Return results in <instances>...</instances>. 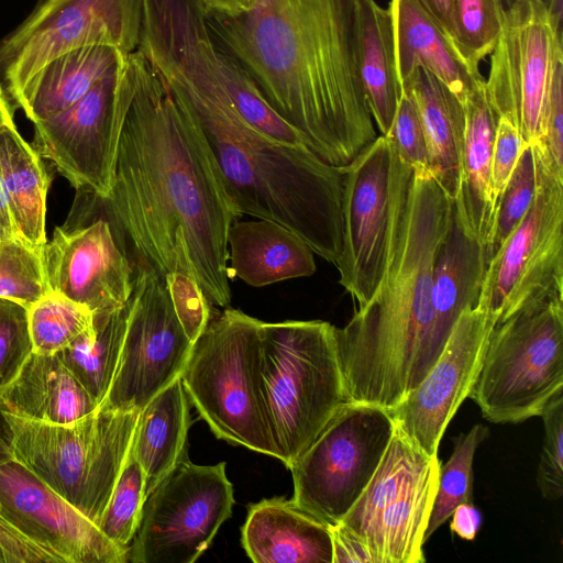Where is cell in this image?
I'll list each match as a JSON object with an SVG mask.
<instances>
[{
  "label": "cell",
  "mask_w": 563,
  "mask_h": 563,
  "mask_svg": "<svg viewBox=\"0 0 563 563\" xmlns=\"http://www.w3.org/2000/svg\"><path fill=\"white\" fill-rule=\"evenodd\" d=\"M126 64L131 98L101 201L134 269L192 276L211 305L227 307L228 233L239 216L196 123L139 49Z\"/></svg>",
  "instance_id": "1"
},
{
  "label": "cell",
  "mask_w": 563,
  "mask_h": 563,
  "mask_svg": "<svg viewBox=\"0 0 563 563\" xmlns=\"http://www.w3.org/2000/svg\"><path fill=\"white\" fill-rule=\"evenodd\" d=\"M214 45L206 22L184 18L156 32L142 52L200 130L238 216L280 224L336 265L345 166L327 163L305 144L276 141L246 123L217 75Z\"/></svg>",
  "instance_id": "2"
},
{
  "label": "cell",
  "mask_w": 563,
  "mask_h": 563,
  "mask_svg": "<svg viewBox=\"0 0 563 563\" xmlns=\"http://www.w3.org/2000/svg\"><path fill=\"white\" fill-rule=\"evenodd\" d=\"M219 43L323 161L346 166L378 136L361 78V0H257L206 13Z\"/></svg>",
  "instance_id": "3"
},
{
  "label": "cell",
  "mask_w": 563,
  "mask_h": 563,
  "mask_svg": "<svg viewBox=\"0 0 563 563\" xmlns=\"http://www.w3.org/2000/svg\"><path fill=\"white\" fill-rule=\"evenodd\" d=\"M454 201L430 169H412L401 196L389 261L373 297L335 330L350 402L390 409L422 382L448 340L437 325L432 274Z\"/></svg>",
  "instance_id": "4"
},
{
  "label": "cell",
  "mask_w": 563,
  "mask_h": 563,
  "mask_svg": "<svg viewBox=\"0 0 563 563\" xmlns=\"http://www.w3.org/2000/svg\"><path fill=\"white\" fill-rule=\"evenodd\" d=\"M327 321L261 322L258 391L277 459L286 467L350 402Z\"/></svg>",
  "instance_id": "5"
},
{
  "label": "cell",
  "mask_w": 563,
  "mask_h": 563,
  "mask_svg": "<svg viewBox=\"0 0 563 563\" xmlns=\"http://www.w3.org/2000/svg\"><path fill=\"white\" fill-rule=\"evenodd\" d=\"M139 413L98 407L57 424L5 412L13 459L99 526L128 459Z\"/></svg>",
  "instance_id": "6"
},
{
  "label": "cell",
  "mask_w": 563,
  "mask_h": 563,
  "mask_svg": "<svg viewBox=\"0 0 563 563\" xmlns=\"http://www.w3.org/2000/svg\"><path fill=\"white\" fill-rule=\"evenodd\" d=\"M563 388V294L537 297L490 332L468 397L493 423L540 416Z\"/></svg>",
  "instance_id": "7"
},
{
  "label": "cell",
  "mask_w": 563,
  "mask_h": 563,
  "mask_svg": "<svg viewBox=\"0 0 563 563\" xmlns=\"http://www.w3.org/2000/svg\"><path fill=\"white\" fill-rule=\"evenodd\" d=\"M261 322L233 308L210 318L180 379L219 439L277 459L258 391Z\"/></svg>",
  "instance_id": "8"
},
{
  "label": "cell",
  "mask_w": 563,
  "mask_h": 563,
  "mask_svg": "<svg viewBox=\"0 0 563 563\" xmlns=\"http://www.w3.org/2000/svg\"><path fill=\"white\" fill-rule=\"evenodd\" d=\"M394 432L387 409L347 402L288 467L291 501L333 527L341 522L375 473Z\"/></svg>",
  "instance_id": "9"
},
{
  "label": "cell",
  "mask_w": 563,
  "mask_h": 563,
  "mask_svg": "<svg viewBox=\"0 0 563 563\" xmlns=\"http://www.w3.org/2000/svg\"><path fill=\"white\" fill-rule=\"evenodd\" d=\"M411 173L384 135L345 166L343 240L335 266L340 285L360 307L383 280L399 201Z\"/></svg>",
  "instance_id": "10"
},
{
  "label": "cell",
  "mask_w": 563,
  "mask_h": 563,
  "mask_svg": "<svg viewBox=\"0 0 563 563\" xmlns=\"http://www.w3.org/2000/svg\"><path fill=\"white\" fill-rule=\"evenodd\" d=\"M233 505L225 462L198 465L189 460L186 449L146 495L128 562H196L231 517Z\"/></svg>",
  "instance_id": "11"
},
{
  "label": "cell",
  "mask_w": 563,
  "mask_h": 563,
  "mask_svg": "<svg viewBox=\"0 0 563 563\" xmlns=\"http://www.w3.org/2000/svg\"><path fill=\"white\" fill-rule=\"evenodd\" d=\"M142 0H43L0 40V87L13 97L56 56L87 45L137 49Z\"/></svg>",
  "instance_id": "12"
},
{
  "label": "cell",
  "mask_w": 563,
  "mask_h": 563,
  "mask_svg": "<svg viewBox=\"0 0 563 563\" xmlns=\"http://www.w3.org/2000/svg\"><path fill=\"white\" fill-rule=\"evenodd\" d=\"M561 59L562 18L539 0H515L504 13L485 86L497 119H509L525 144L540 136L552 76Z\"/></svg>",
  "instance_id": "13"
},
{
  "label": "cell",
  "mask_w": 563,
  "mask_h": 563,
  "mask_svg": "<svg viewBox=\"0 0 563 563\" xmlns=\"http://www.w3.org/2000/svg\"><path fill=\"white\" fill-rule=\"evenodd\" d=\"M534 156L533 202L489 261L476 306L497 321L537 297L563 294V177Z\"/></svg>",
  "instance_id": "14"
},
{
  "label": "cell",
  "mask_w": 563,
  "mask_h": 563,
  "mask_svg": "<svg viewBox=\"0 0 563 563\" xmlns=\"http://www.w3.org/2000/svg\"><path fill=\"white\" fill-rule=\"evenodd\" d=\"M129 55V54H128ZM128 58V56H126ZM126 58L64 111L34 123L33 147L77 190L109 197L120 134L131 98Z\"/></svg>",
  "instance_id": "15"
},
{
  "label": "cell",
  "mask_w": 563,
  "mask_h": 563,
  "mask_svg": "<svg viewBox=\"0 0 563 563\" xmlns=\"http://www.w3.org/2000/svg\"><path fill=\"white\" fill-rule=\"evenodd\" d=\"M120 358L99 407L141 411L181 376L192 344L174 311L165 280L146 268L134 269Z\"/></svg>",
  "instance_id": "16"
},
{
  "label": "cell",
  "mask_w": 563,
  "mask_h": 563,
  "mask_svg": "<svg viewBox=\"0 0 563 563\" xmlns=\"http://www.w3.org/2000/svg\"><path fill=\"white\" fill-rule=\"evenodd\" d=\"M496 322L478 307L464 311L422 382L388 409L394 424L428 456L438 455L446 427L470 396Z\"/></svg>",
  "instance_id": "17"
},
{
  "label": "cell",
  "mask_w": 563,
  "mask_h": 563,
  "mask_svg": "<svg viewBox=\"0 0 563 563\" xmlns=\"http://www.w3.org/2000/svg\"><path fill=\"white\" fill-rule=\"evenodd\" d=\"M0 515L58 563H128L129 548L14 459L0 465Z\"/></svg>",
  "instance_id": "18"
},
{
  "label": "cell",
  "mask_w": 563,
  "mask_h": 563,
  "mask_svg": "<svg viewBox=\"0 0 563 563\" xmlns=\"http://www.w3.org/2000/svg\"><path fill=\"white\" fill-rule=\"evenodd\" d=\"M119 238L102 218L75 230L56 228L43 251L49 290L92 314L122 308L132 294L134 266Z\"/></svg>",
  "instance_id": "19"
},
{
  "label": "cell",
  "mask_w": 563,
  "mask_h": 563,
  "mask_svg": "<svg viewBox=\"0 0 563 563\" xmlns=\"http://www.w3.org/2000/svg\"><path fill=\"white\" fill-rule=\"evenodd\" d=\"M242 545L255 563H332L330 527L274 497L249 507Z\"/></svg>",
  "instance_id": "20"
},
{
  "label": "cell",
  "mask_w": 563,
  "mask_h": 563,
  "mask_svg": "<svg viewBox=\"0 0 563 563\" xmlns=\"http://www.w3.org/2000/svg\"><path fill=\"white\" fill-rule=\"evenodd\" d=\"M464 110L461 178L454 213L465 231L487 247L496 210L492 156L497 115L488 100L485 80L467 93Z\"/></svg>",
  "instance_id": "21"
},
{
  "label": "cell",
  "mask_w": 563,
  "mask_h": 563,
  "mask_svg": "<svg viewBox=\"0 0 563 563\" xmlns=\"http://www.w3.org/2000/svg\"><path fill=\"white\" fill-rule=\"evenodd\" d=\"M389 9L401 87L422 67L464 104L467 93L484 80L478 68L465 60L451 37L416 0H391Z\"/></svg>",
  "instance_id": "22"
},
{
  "label": "cell",
  "mask_w": 563,
  "mask_h": 563,
  "mask_svg": "<svg viewBox=\"0 0 563 563\" xmlns=\"http://www.w3.org/2000/svg\"><path fill=\"white\" fill-rule=\"evenodd\" d=\"M98 407L57 354L32 352L0 393L4 412L45 423H70Z\"/></svg>",
  "instance_id": "23"
},
{
  "label": "cell",
  "mask_w": 563,
  "mask_h": 563,
  "mask_svg": "<svg viewBox=\"0 0 563 563\" xmlns=\"http://www.w3.org/2000/svg\"><path fill=\"white\" fill-rule=\"evenodd\" d=\"M128 54L110 45H87L60 54L32 75L12 97L33 122L74 104L97 82L118 70Z\"/></svg>",
  "instance_id": "24"
},
{
  "label": "cell",
  "mask_w": 563,
  "mask_h": 563,
  "mask_svg": "<svg viewBox=\"0 0 563 563\" xmlns=\"http://www.w3.org/2000/svg\"><path fill=\"white\" fill-rule=\"evenodd\" d=\"M230 275L253 287L308 277L314 253L297 234L272 221H234L228 233Z\"/></svg>",
  "instance_id": "25"
},
{
  "label": "cell",
  "mask_w": 563,
  "mask_h": 563,
  "mask_svg": "<svg viewBox=\"0 0 563 563\" xmlns=\"http://www.w3.org/2000/svg\"><path fill=\"white\" fill-rule=\"evenodd\" d=\"M418 110L426 136L429 167L454 201L460 187L465 110L459 98L434 75L418 67L402 84Z\"/></svg>",
  "instance_id": "26"
},
{
  "label": "cell",
  "mask_w": 563,
  "mask_h": 563,
  "mask_svg": "<svg viewBox=\"0 0 563 563\" xmlns=\"http://www.w3.org/2000/svg\"><path fill=\"white\" fill-rule=\"evenodd\" d=\"M488 262L486 247L468 234L454 213L439 249L431 298L437 325L448 340L460 316L477 306Z\"/></svg>",
  "instance_id": "27"
},
{
  "label": "cell",
  "mask_w": 563,
  "mask_h": 563,
  "mask_svg": "<svg viewBox=\"0 0 563 563\" xmlns=\"http://www.w3.org/2000/svg\"><path fill=\"white\" fill-rule=\"evenodd\" d=\"M189 399L179 378L157 394L139 413L130 454L145 475L147 495L187 449Z\"/></svg>",
  "instance_id": "28"
},
{
  "label": "cell",
  "mask_w": 563,
  "mask_h": 563,
  "mask_svg": "<svg viewBox=\"0 0 563 563\" xmlns=\"http://www.w3.org/2000/svg\"><path fill=\"white\" fill-rule=\"evenodd\" d=\"M0 178L16 235L32 246L46 242V199L51 178L40 154L15 124L0 129Z\"/></svg>",
  "instance_id": "29"
},
{
  "label": "cell",
  "mask_w": 563,
  "mask_h": 563,
  "mask_svg": "<svg viewBox=\"0 0 563 563\" xmlns=\"http://www.w3.org/2000/svg\"><path fill=\"white\" fill-rule=\"evenodd\" d=\"M441 461L422 474L382 512L368 543L373 563H423V538L438 490Z\"/></svg>",
  "instance_id": "30"
},
{
  "label": "cell",
  "mask_w": 563,
  "mask_h": 563,
  "mask_svg": "<svg viewBox=\"0 0 563 563\" xmlns=\"http://www.w3.org/2000/svg\"><path fill=\"white\" fill-rule=\"evenodd\" d=\"M361 78L373 120L380 135H387L402 87L391 11L375 0H361Z\"/></svg>",
  "instance_id": "31"
},
{
  "label": "cell",
  "mask_w": 563,
  "mask_h": 563,
  "mask_svg": "<svg viewBox=\"0 0 563 563\" xmlns=\"http://www.w3.org/2000/svg\"><path fill=\"white\" fill-rule=\"evenodd\" d=\"M434 456L424 454L394 424L393 435L375 473L340 523L368 550L384 509L422 474Z\"/></svg>",
  "instance_id": "32"
},
{
  "label": "cell",
  "mask_w": 563,
  "mask_h": 563,
  "mask_svg": "<svg viewBox=\"0 0 563 563\" xmlns=\"http://www.w3.org/2000/svg\"><path fill=\"white\" fill-rule=\"evenodd\" d=\"M126 303L112 312L93 314L92 324L57 355L98 404L112 383L123 344Z\"/></svg>",
  "instance_id": "33"
},
{
  "label": "cell",
  "mask_w": 563,
  "mask_h": 563,
  "mask_svg": "<svg viewBox=\"0 0 563 563\" xmlns=\"http://www.w3.org/2000/svg\"><path fill=\"white\" fill-rule=\"evenodd\" d=\"M212 60L224 90L246 123L276 141L307 145L302 135L274 111L249 74L217 40Z\"/></svg>",
  "instance_id": "34"
},
{
  "label": "cell",
  "mask_w": 563,
  "mask_h": 563,
  "mask_svg": "<svg viewBox=\"0 0 563 563\" xmlns=\"http://www.w3.org/2000/svg\"><path fill=\"white\" fill-rule=\"evenodd\" d=\"M489 429L481 423L453 439V452L440 464L439 484L423 538L431 536L451 517L460 504L473 503V462L477 448L488 437Z\"/></svg>",
  "instance_id": "35"
},
{
  "label": "cell",
  "mask_w": 563,
  "mask_h": 563,
  "mask_svg": "<svg viewBox=\"0 0 563 563\" xmlns=\"http://www.w3.org/2000/svg\"><path fill=\"white\" fill-rule=\"evenodd\" d=\"M27 319L33 352L57 354L92 324L93 314L51 291L27 308Z\"/></svg>",
  "instance_id": "36"
},
{
  "label": "cell",
  "mask_w": 563,
  "mask_h": 563,
  "mask_svg": "<svg viewBox=\"0 0 563 563\" xmlns=\"http://www.w3.org/2000/svg\"><path fill=\"white\" fill-rule=\"evenodd\" d=\"M44 246H32L19 238L0 241V298L30 308L51 292L44 266Z\"/></svg>",
  "instance_id": "37"
},
{
  "label": "cell",
  "mask_w": 563,
  "mask_h": 563,
  "mask_svg": "<svg viewBox=\"0 0 563 563\" xmlns=\"http://www.w3.org/2000/svg\"><path fill=\"white\" fill-rule=\"evenodd\" d=\"M536 190L534 150L532 144H526L497 201L486 247L488 263L527 214L533 202Z\"/></svg>",
  "instance_id": "38"
},
{
  "label": "cell",
  "mask_w": 563,
  "mask_h": 563,
  "mask_svg": "<svg viewBox=\"0 0 563 563\" xmlns=\"http://www.w3.org/2000/svg\"><path fill=\"white\" fill-rule=\"evenodd\" d=\"M145 497L144 472L129 452L98 526L109 540L122 548L130 547L140 526Z\"/></svg>",
  "instance_id": "39"
},
{
  "label": "cell",
  "mask_w": 563,
  "mask_h": 563,
  "mask_svg": "<svg viewBox=\"0 0 563 563\" xmlns=\"http://www.w3.org/2000/svg\"><path fill=\"white\" fill-rule=\"evenodd\" d=\"M504 13L499 0H454L453 43L471 66L493 52Z\"/></svg>",
  "instance_id": "40"
},
{
  "label": "cell",
  "mask_w": 563,
  "mask_h": 563,
  "mask_svg": "<svg viewBox=\"0 0 563 563\" xmlns=\"http://www.w3.org/2000/svg\"><path fill=\"white\" fill-rule=\"evenodd\" d=\"M540 417L544 424V440L537 484L543 498L558 500L563 495V388L551 397Z\"/></svg>",
  "instance_id": "41"
},
{
  "label": "cell",
  "mask_w": 563,
  "mask_h": 563,
  "mask_svg": "<svg viewBox=\"0 0 563 563\" xmlns=\"http://www.w3.org/2000/svg\"><path fill=\"white\" fill-rule=\"evenodd\" d=\"M32 352L27 308L0 298V393L14 379Z\"/></svg>",
  "instance_id": "42"
},
{
  "label": "cell",
  "mask_w": 563,
  "mask_h": 563,
  "mask_svg": "<svg viewBox=\"0 0 563 563\" xmlns=\"http://www.w3.org/2000/svg\"><path fill=\"white\" fill-rule=\"evenodd\" d=\"M164 280L176 317L187 338L195 343L209 323L211 303L192 276L173 272Z\"/></svg>",
  "instance_id": "43"
},
{
  "label": "cell",
  "mask_w": 563,
  "mask_h": 563,
  "mask_svg": "<svg viewBox=\"0 0 563 563\" xmlns=\"http://www.w3.org/2000/svg\"><path fill=\"white\" fill-rule=\"evenodd\" d=\"M386 136L398 157L412 169H430L421 120L411 97L402 91L391 126Z\"/></svg>",
  "instance_id": "44"
},
{
  "label": "cell",
  "mask_w": 563,
  "mask_h": 563,
  "mask_svg": "<svg viewBox=\"0 0 563 563\" xmlns=\"http://www.w3.org/2000/svg\"><path fill=\"white\" fill-rule=\"evenodd\" d=\"M525 145L517 126L507 118H498L492 156V189L496 206Z\"/></svg>",
  "instance_id": "45"
},
{
  "label": "cell",
  "mask_w": 563,
  "mask_h": 563,
  "mask_svg": "<svg viewBox=\"0 0 563 563\" xmlns=\"http://www.w3.org/2000/svg\"><path fill=\"white\" fill-rule=\"evenodd\" d=\"M0 563H58L31 542L0 515Z\"/></svg>",
  "instance_id": "46"
},
{
  "label": "cell",
  "mask_w": 563,
  "mask_h": 563,
  "mask_svg": "<svg viewBox=\"0 0 563 563\" xmlns=\"http://www.w3.org/2000/svg\"><path fill=\"white\" fill-rule=\"evenodd\" d=\"M332 540V563H373L364 542L343 525L330 527Z\"/></svg>",
  "instance_id": "47"
},
{
  "label": "cell",
  "mask_w": 563,
  "mask_h": 563,
  "mask_svg": "<svg viewBox=\"0 0 563 563\" xmlns=\"http://www.w3.org/2000/svg\"><path fill=\"white\" fill-rule=\"evenodd\" d=\"M451 531L463 540H474L482 525V514L471 504H460L450 517Z\"/></svg>",
  "instance_id": "48"
},
{
  "label": "cell",
  "mask_w": 563,
  "mask_h": 563,
  "mask_svg": "<svg viewBox=\"0 0 563 563\" xmlns=\"http://www.w3.org/2000/svg\"><path fill=\"white\" fill-rule=\"evenodd\" d=\"M453 41L454 0H416Z\"/></svg>",
  "instance_id": "49"
},
{
  "label": "cell",
  "mask_w": 563,
  "mask_h": 563,
  "mask_svg": "<svg viewBox=\"0 0 563 563\" xmlns=\"http://www.w3.org/2000/svg\"><path fill=\"white\" fill-rule=\"evenodd\" d=\"M257 0H200L206 13L236 15L247 12Z\"/></svg>",
  "instance_id": "50"
},
{
  "label": "cell",
  "mask_w": 563,
  "mask_h": 563,
  "mask_svg": "<svg viewBox=\"0 0 563 563\" xmlns=\"http://www.w3.org/2000/svg\"><path fill=\"white\" fill-rule=\"evenodd\" d=\"M18 239L9 201L0 178V241Z\"/></svg>",
  "instance_id": "51"
},
{
  "label": "cell",
  "mask_w": 563,
  "mask_h": 563,
  "mask_svg": "<svg viewBox=\"0 0 563 563\" xmlns=\"http://www.w3.org/2000/svg\"><path fill=\"white\" fill-rule=\"evenodd\" d=\"M12 459L11 428L5 412L0 408V465Z\"/></svg>",
  "instance_id": "52"
},
{
  "label": "cell",
  "mask_w": 563,
  "mask_h": 563,
  "mask_svg": "<svg viewBox=\"0 0 563 563\" xmlns=\"http://www.w3.org/2000/svg\"><path fill=\"white\" fill-rule=\"evenodd\" d=\"M14 124L13 110L7 99L5 91L0 87V129Z\"/></svg>",
  "instance_id": "53"
},
{
  "label": "cell",
  "mask_w": 563,
  "mask_h": 563,
  "mask_svg": "<svg viewBox=\"0 0 563 563\" xmlns=\"http://www.w3.org/2000/svg\"><path fill=\"white\" fill-rule=\"evenodd\" d=\"M501 8L504 11L508 10L509 7L515 2V0H499ZM541 1L545 8L555 16L562 18V0H539Z\"/></svg>",
  "instance_id": "54"
}]
</instances>
